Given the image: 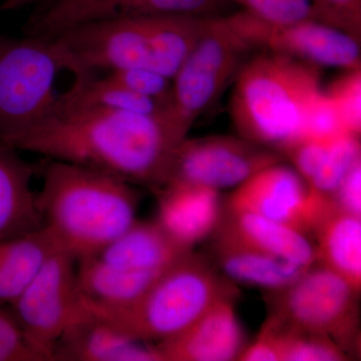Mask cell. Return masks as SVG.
<instances>
[{
	"mask_svg": "<svg viewBox=\"0 0 361 361\" xmlns=\"http://www.w3.org/2000/svg\"><path fill=\"white\" fill-rule=\"evenodd\" d=\"M106 75L126 89L153 99L164 108L167 106L172 94V80L149 68L137 66L123 68Z\"/></svg>",
	"mask_w": 361,
	"mask_h": 361,
	"instance_id": "30",
	"label": "cell"
},
{
	"mask_svg": "<svg viewBox=\"0 0 361 361\" xmlns=\"http://www.w3.org/2000/svg\"><path fill=\"white\" fill-rule=\"evenodd\" d=\"M260 334L269 341L276 361H344L349 356L327 337L286 326L268 316Z\"/></svg>",
	"mask_w": 361,
	"mask_h": 361,
	"instance_id": "26",
	"label": "cell"
},
{
	"mask_svg": "<svg viewBox=\"0 0 361 361\" xmlns=\"http://www.w3.org/2000/svg\"><path fill=\"white\" fill-rule=\"evenodd\" d=\"M360 161V135L350 133L336 135L329 142L322 165L308 186L330 197L351 168Z\"/></svg>",
	"mask_w": 361,
	"mask_h": 361,
	"instance_id": "27",
	"label": "cell"
},
{
	"mask_svg": "<svg viewBox=\"0 0 361 361\" xmlns=\"http://www.w3.org/2000/svg\"><path fill=\"white\" fill-rule=\"evenodd\" d=\"M252 49H261L317 66L360 68V39L311 20L271 23L241 11L226 16Z\"/></svg>",
	"mask_w": 361,
	"mask_h": 361,
	"instance_id": "11",
	"label": "cell"
},
{
	"mask_svg": "<svg viewBox=\"0 0 361 361\" xmlns=\"http://www.w3.org/2000/svg\"><path fill=\"white\" fill-rule=\"evenodd\" d=\"M44 0H4L0 4V13H14L30 6H37Z\"/></svg>",
	"mask_w": 361,
	"mask_h": 361,
	"instance_id": "35",
	"label": "cell"
},
{
	"mask_svg": "<svg viewBox=\"0 0 361 361\" xmlns=\"http://www.w3.org/2000/svg\"><path fill=\"white\" fill-rule=\"evenodd\" d=\"M45 1H49V0H44V2H45Z\"/></svg>",
	"mask_w": 361,
	"mask_h": 361,
	"instance_id": "36",
	"label": "cell"
},
{
	"mask_svg": "<svg viewBox=\"0 0 361 361\" xmlns=\"http://www.w3.org/2000/svg\"><path fill=\"white\" fill-rule=\"evenodd\" d=\"M316 263L342 278L360 295L361 217L341 210L327 198L313 223Z\"/></svg>",
	"mask_w": 361,
	"mask_h": 361,
	"instance_id": "18",
	"label": "cell"
},
{
	"mask_svg": "<svg viewBox=\"0 0 361 361\" xmlns=\"http://www.w3.org/2000/svg\"><path fill=\"white\" fill-rule=\"evenodd\" d=\"M225 213L226 222L256 248L302 267L316 264L314 245L304 233L256 214L227 210Z\"/></svg>",
	"mask_w": 361,
	"mask_h": 361,
	"instance_id": "23",
	"label": "cell"
},
{
	"mask_svg": "<svg viewBox=\"0 0 361 361\" xmlns=\"http://www.w3.org/2000/svg\"><path fill=\"white\" fill-rule=\"evenodd\" d=\"M216 263L232 282L278 290L298 279L308 268L293 264L256 248L239 236L224 217L213 233Z\"/></svg>",
	"mask_w": 361,
	"mask_h": 361,
	"instance_id": "16",
	"label": "cell"
},
{
	"mask_svg": "<svg viewBox=\"0 0 361 361\" xmlns=\"http://www.w3.org/2000/svg\"><path fill=\"white\" fill-rule=\"evenodd\" d=\"M285 161L279 152L240 135L187 137L173 155L165 186L201 185L220 191L236 188L258 171Z\"/></svg>",
	"mask_w": 361,
	"mask_h": 361,
	"instance_id": "10",
	"label": "cell"
},
{
	"mask_svg": "<svg viewBox=\"0 0 361 361\" xmlns=\"http://www.w3.org/2000/svg\"><path fill=\"white\" fill-rule=\"evenodd\" d=\"M0 361H44L26 341L6 306L0 305Z\"/></svg>",
	"mask_w": 361,
	"mask_h": 361,
	"instance_id": "33",
	"label": "cell"
},
{
	"mask_svg": "<svg viewBox=\"0 0 361 361\" xmlns=\"http://www.w3.org/2000/svg\"><path fill=\"white\" fill-rule=\"evenodd\" d=\"M311 18L360 39L361 0H312Z\"/></svg>",
	"mask_w": 361,
	"mask_h": 361,
	"instance_id": "31",
	"label": "cell"
},
{
	"mask_svg": "<svg viewBox=\"0 0 361 361\" xmlns=\"http://www.w3.org/2000/svg\"><path fill=\"white\" fill-rule=\"evenodd\" d=\"M49 39L58 49L63 71L73 78L149 68L146 16L82 21Z\"/></svg>",
	"mask_w": 361,
	"mask_h": 361,
	"instance_id": "8",
	"label": "cell"
},
{
	"mask_svg": "<svg viewBox=\"0 0 361 361\" xmlns=\"http://www.w3.org/2000/svg\"><path fill=\"white\" fill-rule=\"evenodd\" d=\"M52 360L161 361L155 344L135 341L87 310L78 307L56 341Z\"/></svg>",
	"mask_w": 361,
	"mask_h": 361,
	"instance_id": "14",
	"label": "cell"
},
{
	"mask_svg": "<svg viewBox=\"0 0 361 361\" xmlns=\"http://www.w3.org/2000/svg\"><path fill=\"white\" fill-rule=\"evenodd\" d=\"M58 249L42 227L0 241V305H11Z\"/></svg>",
	"mask_w": 361,
	"mask_h": 361,
	"instance_id": "24",
	"label": "cell"
},
{
	"mask_svg": "<svg viewBox=\"0 0 361 361\" xmlns=\"http://www.w3.org/2000/svg\"><path fill=\"white\" fill-rule=\"evenodd\" d=\"M341 118L343 129L350 134L361 132V68L346 70L324 90Z\"/></svg>",
	"mask_w": 361,
	"mask_h": 361,
	"instance_id": "28",
	"label": "cell"
},
{
	"mask_svg": "<svg viewBox=\"0 0 361 361\" xmlns=\"http://www.w3.org/2000/svg\"><path fill=\"white\" fill-rule=\"evenodd\" d=\"M242 11L271 23H289L308 20L312 16V0H225ZM312 20V18H311Z\"/></svg>",
	"mask_w": 361,
	"mask_h": 361,
	"instance_id": "29",
	"label": "cell"
},
{
	"mask_svg": "<svg viewBox=\"0 0 361 361\" xmlns=\"http://www.w3.org/2000/svg\"><path fill=\"white\" fill-rule=\"evenodd\" d=\"M348 133L324 90H320L311 102L304 116L302 137L329 140Z\"/></svg>",
	"mask_w": 361,
	"mask_h": 361,
	"instance_id": "32",
	"label": "cell"
},
{
	"mask_svg": "<svg viewBox=\"0 0 361 361\" xmlns=\"http://www.w3.org/2000/svg\"><path fill=\"white\" fill-rule=\"evenodd\" d=\"M180 142L160 116L84 106L59 94L49 115L13 147L102 171L157 193L165 186Z\"/></svg>",
	"mask_w": 361,
	"mask_h": 361,
	"instance_id": "1",
	"label": "cell"
},
{
	"mask_svg": "<svg viewBox=\"0 0 361 361\" xmlns=\"http://www.w3.org/2000/svg\"><path fill=\"white\" fill-rule=\"evenodd\" d=\"M250 51L226 16L212 18L208 30L173 78L172 94L161 116L178 141L187 137L197 118L236 77Z\"/></svg>",
	"mask_w": 361,
	"mask_h": 361,
	"instance_id": "6",
	"label": "cell"
},
{
	"mask_svg": "<svg viewBox=\"0 0 361 361\" xmlns=\"http://www.w3.org/2000/svg\"><path fill=\"white\" fill-rule=\"evenodd\" d=\"M327 198L311 189L295 169L280 161L237 186L226 210L256 214L307 235Z\"/></svg>",
	"mask_w": 361,
	"mask_h": 361,
	"instance_id": "12",
	"label": "cell"
},
{
	"mask_svg": "<svg viewBox=\"0 0 361 361\" xmlns=\"http://www.w3.org/2000/svg\"><path fill=\"white\" fill-rule=\"evenodd\" d=\"M164 272L123 270L99 256L78 259L75 267L78 300L97 310H122L137 302Z\"/></svg>",
	"mask_w": 361,
	"mask_h": 361,
	"instance_id": "20",
	"label": "cell"
},
{
	"mask_svg": "<svg viewBox=\"0 0 361 361\" xmlns=\"http://www.w3.org/2000/svg\"><path fill=\"white\" fill-rule=\"evenodd\" d=\"M77 260L54 251L20 296L6 306L26 341L42 358L51 360L59 336L77 310Z\"/></svg>",
	"mask_w": 361,
	"mask_h": 361,
	"instance_id": "9",
	"label": "cell"
},
{
	"mask_svg": "<svg viewBox=\"0 0 361 361\" xmlns=\"http://www.w3.org/2000/svg\"><path fill=\"white\" fill-rule=\"evenodd\" d=\"M236 295L231 280L192 251L166 270L133 305L106 310L80 302L130 338L157 344L184 331L222 299Z\"/></svg>",
	"mask_w": 361,
	"mask_h": 361,
	"instance_id": "4",
	"label": "cell"
},
{
	"mask_svg": "<svg viewBox=\"0 0 361 361\" xmlns=\"http://www.w3.org/2000/svg\"><path fill=\"white\" fill-rule=\"evenodd\" d=\"M157 222L176 240L193 248L211 237L224 217L219 190L201 185H168L157 192Z\"/></svg>",
	"mask_w": 361,
	"mask_h": 361,
	"instance_id": "17",
	"label": "cell"
},
{
	"mask_svg": "<svg viewBox=\"0 0 361 361\" xmlns=\"http://www.w3.org/2000/svg\"><path fill=\"white\" fill-rule=\"evenodd\" d=\"M225 0H49L35 7L23 32L49 37L82 21L123 16H223Z\"/></svg>",
	"mask_w": 361,
	"mask_h": 361,
	"instance_id": "13",
	"label": "cell"
},
{
	"mask_svg": "<svg viewBox=\"0 0 361 361\" xmlns=\"http://www.w3.org/2000/svg\"><path fill=\"white\" fill-rule=\"evenodd\" d=\"M37 166L0 141V241L42 228L32 180Z\"/></svg>",
	"mask_w": 361,
	"mask_h": 361,
	"instance_id": "21",
	"label": "cell"
},
{
	"mask_svg": "<svg viewBox=\"0 0 361 361\" xmlns=\"http://www.w3.org/2000/svg\"><path fill=\"white\" fill-rule=\"evenodd\" d=\"M42 177V227L75 260L97 256L137 221L140 195L116 176L49 159Z\"/></svg>",
	"mask_w": 361,
	"mask_h": 361,
	"instance_id": "2",
	"label": "cell"
},
{
	"mask_svg": "<svg viewBox=\"0 0 361 361\" xmlns=\"http://www.w3.org/2000/svg\"><path fill=\"white\" fill-rule=\"evenodd\" d=\"M61 96L73 103L84 106L133 111L160 118L165 110L161 104L126 89L108 75L73 78V84Z\"/></svg>",
	"mask_w": 361,
	"mask_h": 361,
	"instance_id": "25",
	"label": "cell"
},
{
	"mask_svg": "<svg viewBox=\"0 0 361 361\" xmlns=\"http://www.w3.org/2000/svg\"><path fill=\"white\" fill-rule=\"evenodd\" d=\"M192 251L193 248L171 236L157 220H137L97 256L121 269L160 273Z\"/></svg>",
	"mask_w": 361,
	"mask_h": 361,
	"instance_id": "19",
	"label": "cell"
},
{
	"mask_svg": "<svg viewBox=\"0 0 361 361\" xmlns=\"http://www.w3.org/2000/svg\"><path fill=\"white\" fill-rule=\"evenodd\" d=\"M322 90L319 66L264 51L236 75L233 123L240 137L282 154L302 137L304 116Z\"/></svg>",
	"mask_w": 361,
	"mask_h": 361,
	"instance_id": "3",
	"label": "cell"
},
{
	"mask_svg": "<svg viewBox=\"0 0 361 361\" xmlns=\"http://www.w3.org/2000/svg\"><path fill=\"white\" fill-rule=\"evenodd\" d=\"M212 18L146 16L149 68L171 80L210 26Z\"/></svg>",
	"mask_w": 361,
	"mask_h": 361,
	"instance_id": "22",
	"label": "cell"
},
{
	"mask_svg": "<svg viewBox=\"0 0 361 361\" xmlns=\"http://www.w3.org/2000/svg\"><path fill=\"white\" fill-rule=\"evenodd\" d=\"M234 301L222 299L184 331L155 344L161 361L238 360L246 338Z\"/></svg>",
	"mask_w": 361,
	"mask_h": 361,
	"instance_id": "15",
	"label": "cell"
},
{
	"mask_svg": "<svg viewBox=\"0 0 361 361\" xmlns=\"http://www.w3.org/2000/svg\"><path fill=\"white\" fill-rule=\"evenodd\" d=\"M358 296L336 273L314 264L288 286L268 291L267 301L271 318L327 337L350 357L360 348Z\"/></svg>",
	"mask_w": 361,
	"mask_h": 361,
	"instance_id": "7",
	"label": "cell"
},
{
	"mask_svg": "<svg viewBox=\"0 0 361 361\" xmlns=\"http://www.w3.org/2000/svg\"><path fill=\"white\" fill-rule=\"evenodd\" d=\"M329 198L341 210L361 217V161L351 168Z\"/></svg>",
	"mask_w": 361,
	"mask_h": 361,
	"instance_id": "34",
	"label": "cell"
},
{
	"mask_svg": "<svg viewBox=\"0 0 361 361\" xmlns=\"http://www.w3.org/2000/svg\"><path fill=\"white\" fill-rule=\"evenodd\" d=\"M61 71L51 39L0 35V141L13 147L49 115Z\"/></svg>",
	"mask_w": 361,
	"mask_h": 361,
	"instance_id": "5",
	"label": "cell"
}]
</instances>
